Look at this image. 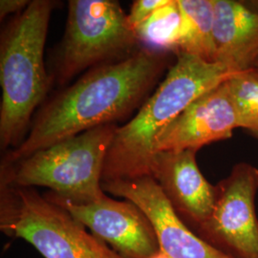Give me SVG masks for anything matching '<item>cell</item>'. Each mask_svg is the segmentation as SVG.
I'll return each mask as SVG.
<instances>
[{"label":"cell","mask_w":258,"mask_h":258,"mask_svg":"<svg viewBox=\"0 0 258 258\" xmlns=\"http://www.w3.org/2000/svg\"><path fill=\"white\" fill-rule=\"evenodd\" d=\"M168 52L141 48L116 61L94 67L40 108L27 138L2 166L106 124H116L146 102L169 63Z\"/></svg>","instance_id":"6da1fadb"},{"label":"cell","mask_w":258,"mask_h":258,"mask_svg":"<svg viewBox=\"0 0 258 258\" xmlns=\"http://www.w3.org/2000/svg\"><path fill=\"white\" fill-rule=\"evenodd\" d=\"M138 113L118 126L104 161L102 183L152 177L158 134L204 93L232 73L217 63L183 52Z\"/></svg>","instance_id":"7a4b0ae2"},{"label":"cell","mask_w":258,"mask_h":258,"mask_svg":"<svg viewBox=\"0 0 258 258\" xmlns=\"http://www.w3.org/2000/svg\"><path fill=\"white\" fill-rule=\"evenodd\" d=\"M55 3L33 0L5 29L0 47L1 149L17 148L34 111L45 99L51 79L44 47Z\"/></svg>","instance_id":"3957f363"},{"label":"cell","mask_w":258,"mask_h":258,"mask_svg":"<svg viewBox=\"0 0 258 258\" xmlns=\"http://www.w3.org/2000/svg\"><path fill=\"white\" fill-rule=\"evenodd\" d=\"M117 124L87 130L38 150L11 166H1V182L20 187L44 186L79 205L105 196L102 171Z\"/></svg>","instance_id":"277c9868"},{"label":"cell","mask_w":258,"mask_h":258,"mask_svg":"<svg viewBox=\"0 0 258 258\" xmlns=\"http://www.w3.org/2000/svg\"><path fill=\"white\" fill-rule=\"evenodd\" d=\"M0 230L27 241L44 258H123L34 187L1 182Z\"/></svg>","instance_id":"5b68a950"},{"label":"cell","mask_w":258,"mask_h":258,"mask_svg":"<svg viewBox=\"0 0 258 258\" xmlns=\"http://www.w3.org/2000/svg\"><path fill=\"white\" fill-rule=\"evenodd\" d=\"M139 43L119 2L70 0L55 56L56 82L64 84L88 68L122 59L136 52Z\"/></svg>","instance_id":"8992f818"},{"label":"cell","mask_w":258,"mask_h":258,"mask_svg":"<svg viewBox=\"0 0 258 258\" xmlns=\"http://www.w3.org/2000/svg\"><path fill=\"white\" fill-rule=\"evenodd\" d=\"M216 186L211 216L195 231L232 258H258V168L239 163Z\"/></svg>","instance_id":"52a82bcc"},{"label":"cell","mask_w":258,"mask_h":258,"mask_svg":"<svg viewBox=\"0 0 258 258\" xmlns=\"http://www.w3.org/2000/svg\"><path fill=\"white\" fill-rule=\"evenodd\" d=\"M48 200L62 207L91 233L123 258H157L160 245L152 223L136 204L104 196L86 205L72 203L49 192Z\"/></svg>","instance_id":"ba28073f"},{"label":"cell","mask_w":258,"mask_h":258,"mask_svg":"<svg viewBox=\"0 0 258 258\" xmlns=\"http://www.w3.org/2000/svg\"><path fill=\"white\" fill-rule=\"evenodd\" d=\"M104 192L136 204L156 232L157 258H232L202 239L176 213L153 177L102 183Z\"/></svg>","instance_id":"9c48e42d"},{"label":"cell","mask_w":258,"mask_h":258,"mask_svg":"<svg viewBox=\"0 0 258 258\" xmlns=\"http://www.w3.org/2000/svg\"><path fill=\"white\" fill-rule=\"evenodd\" d=\"M227 80L197 98L158 134L155 154L198 151L207 145L231 138L239 126Z\"/></svg>","instance_id":"30bf717a"},{"label":"cell","mask_w":258,"mask_h":258,"mask_svg":"<svg viewBox=\"0 0 258 258\" xmlns=\"http://www.w3.org/2000/svg\"><path fill=\"white\" fill-rule=\"evenodd\" d=\"M195 150L157 152L152 177L180 218L194 231L211 216L216 186L204 177Z\"/></svg>","instance_id":"8fae6325"},{"label":"cell","mask_w":258,"mask_h":258,"mask_svg":"<svg viewBox=\"0 0 258 258\" xmlns=\"http://www.w3.org/2000/svg\"><path fill=\"white\" fill-rule=\"evenodd\" d=\"M215 63L231 73L258 62V5L213 0Z\"/></svg>","instance_id":"7c38bea8"},{"label":"cell","mask_w":258,"mask_h":258,"mask_svg":"<svg viewBox=\"0 0 258 258\" xmlns=\"http://www.w3.org/2000/svg\"><path fill=\"white\" fill-rule=\"evenodd\" d=\"M178 4L183 25L176 53L183 52L215 63L213 0H178Z\"/></svg>","instance_id":"4fadbf2b"},{"label":"cell","mask_w":258,"mask_h":258,"mask_svg":"<svg viewBox=\"0 0 258 258\" xmlns=\"http://www.w3.org/2000/svg\"><path fill=\"white\" fill-rule=\"evenodd\" d=\"M183 16L178 0H169L135 31L144 48L175 54L182 34Z\"/></svg>","instance_id":"5bb4252c"},{"label":"cell","mask_w":258,"mask_h":258,"mask_svg":"<svg viewBox=\"0 0 258 258\" xmlns=\"http://www.w3.org/2000/svg\"><path fill=\"white\" fill-rule=\"evenodd\" d=\"M239 128L250 134L258 132V62L246 70L235 72L227 80Z\"/></svg>","instance_id":"9a60e30c"},{"label":"cell","mask_w":258,"mask_h":258,"mask_svg":"<svg viewBox=\"0 0 258 258\" xmlns=\"http://www.w3.org/2000/svg\"><path fill=\"white\" fill-rule=\"evenodd\" d=\"M169 0H136L133 2L130 13L127 15L129 27L134 32L148 20L157 10L166 6Z\"/></svg>","instance_id":"2e32d148"},{"label":"cell","mask_w":258,"mask_h":258,"mask_svg":"<svg viewBox=\"0 0 258 258\" xmlns=\"http://www.w3.org/2000/svg\"><path fill=\"white\" fill-rule=\"evenodd\" d=\"M31 1L28 0H1L0 19H3L13 14H20L26 9Z\"/></svg>","instance_id":"e0dca14e"},{"label":"cell","mask_w":258,"mask_h":258,"mask_svg":"<svg viewBox=\"0 0 258 258\" xmlns=\"http://www.w3.org/2000/svg\"><path fill=\"white\" fill-rule=\"evenodd\" d=\"M251 135H252L254 138H256L258 140V132H256V133H252Z\"/></svg>","instance_id":"ac0fdd59"}]
</instances>
